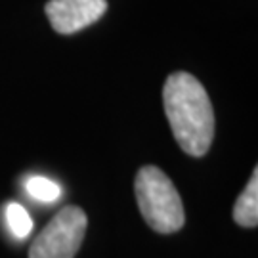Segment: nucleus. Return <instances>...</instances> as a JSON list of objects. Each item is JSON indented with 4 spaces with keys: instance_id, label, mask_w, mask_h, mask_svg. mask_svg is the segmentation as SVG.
Here are the masks:
<instances>
[{
    "instance_id": "1",
    "label": "nucleus",
    "mask_w": 258,
    "mask_h": 258,
    "mask_svg": "<svg viewBox=\"0 0 258 258\" xmlns=\"http://www.w3.org/2000/svg\"><path fill=\"white\" fill-rule=\"evenodd\" d=\"M166 119L187 155L203 157L214 138V111L205 86L194 75L172 73L163 88Z\"/></svg>"
},
{
    "instance_id": "2",
    "label": "nucleus",
    "mask_w": 258,
    "mask_h": 258,
    "mask_svg": "<svg viewBox=\"0 0 258 258\" xmlns=\"http://www.w3.org/2000/svg\"><path fill=\"white\" fill-rule=\"evenodd\" d=\"M134 191L144 220L159 233H174L185 222L184 205L170 178L157 166L138 170Z\"/></svg>"
},
{
    "instance_id": "3",
    "label": "nucleus",
    "mask_w": 258,
    "mask_h": 258,
    "mask_svg": "<svg viewBox=\"0 0 258 258\" xmlns=\"http://www.w3.org/2000/svg\"><path fill=\"white\" fill-rule=\"evenodd\" d=\"M86 214L81 207H65L31 243L29 258H75L86 231Z\"/></svg>"
},
{
    "instance_id": "4",
    "label": "nucleus",
    "mask_w": 258,
    "mask_h": 258,
    "mask_svg": "<svg viewBox=\"0 0 258 258\" xmlns=\"http://www.w3.org/2000/svg\"><path fill=\"white\" fill-rule=\"evenodd\" d=\"M107 0H50L46 16L59 35H73L102 18Z\"/></svg>"
},
{
    "instance_id": "5",
    "label": "nucleus",
    "mask_w": 258,
    "mask_h": 258,
    "mask_svg": "<svg viewBox=\"0 0 258 258\" xmlns=\"http://www.w3.org/2000/svg\"><path fill=\"white\" fill-rule=\"evenodd\" d=\"M233 220L243 228H256L258 224V170L250 176L249 184L233 207Z\"/></svg>"
},
{
    "instance_id": "6",
    "label": "nucleus",
    "mask_w": 258,
    "mask_h": 258,
    "mask_svg": "<svg viewBox=\"0 0 258 258\" xmlns=\"http://www.w3.org/2000/svg\"><path fill=\"white\" fill-rule=\"evenodd\" d=\"M25 189L27 194L37 199L40 203H52L61 195V187L55 184L54 180L44 178V176H31L25 182Z\"/></svg>"
},
{
    "instance_id": "7",
    "label": "nucleus",
    "mask_w": 258,
    "mask_h": 258,
    "mask_svg": "<svg viewBox=\"0 0 258 258\" xmlns=\"http://www.w3.org/2000/svg\"><path fill=\"white\" fill-rule=\"evenodd\" d=\"M6 222H8L10 231L18 239H25L33 231V220H31L29 212L19 203H10L6 207Z\"/></svg>"
}]
</instances>
